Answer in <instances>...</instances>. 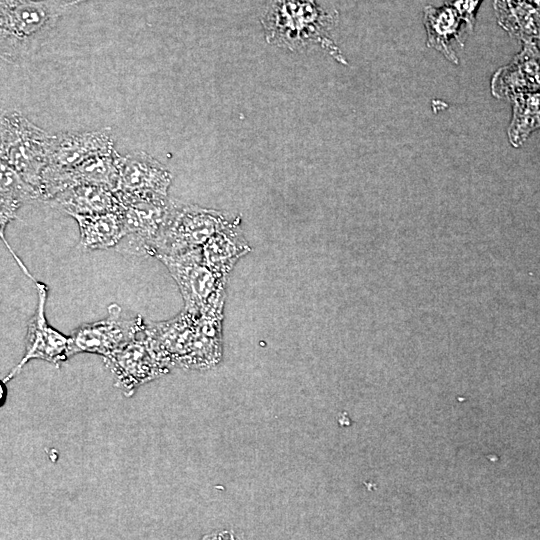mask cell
<instances>
[{
	"instance_id": "22",
	"label": "cell",
	"mask_w": 540,
	"mask_h": 540,
	"mask_svg": "<svg viewBox=\"0 0 540 540\" xmlns=\"http://www.w3.org/2000/svg\"><path fill=\"white\" fill-rule=\"evenodd\" d=\"M531 1H534V2H536L538 4H540V0H531Z\"/></svg>"
},
{
	"instance_id": "2",
	"label": "cell",
	"mask_w": 540,
	"mask_h": 540,
	"mask_svg": "<svg viewBox=\"0 0 540 540\" xmlns=\"http://www.w3.org/2000/svg\"><path fill=\"white\" fill-rule=\"evenodd\" d=\"M87 0H0L1 57L16 60L27 55L59 18Z\"/></svg>"
},
{
	"instance_id": "12",
	"label": "cell",
	"mask_w": 540,
	"mask_h": 540,
	"mask_svg": "<svg viewBox=\"0 0 540 540\" xmlns=\"http://www.w3.org/2000/svg\"><path fill=\"white\" fill-rule=\"evenodd\" d=\"M490 91L500 100L540 92V46L537 42L522 43L521 50L512 60L493 73Z\"/></svg>"
},
{
	"instance_id": "1",
	"label": "cell",
	"mask_w": 540,
	"mask_h": 540,
	"mask_svg": "<svg viewBox=\"0 0 540 540\" xmlns=\"http://www.w3.org/2000/svg\"><path fill=\"white\" fill-rule=\"evenodd\" d=\"M261 23L270 44L290 50L320 45L335 60L347 65L332 39L338 13L321 8L315 0H267Z\"/></svg>"
},
{
	"instance_id": "13",
	"label": "cell",
	"mask_w": 540,
	"mask_h": 540,
	"mask_svg": "<svg viewBox=\"0 0 540 540\" xmlns=\"http://www.w3.org/2000/svg\"><path fill=\"white\" fill-rule=\"evenodd\" d=\"M426 46L442 54L452 64H459L455 47H464L473 30L458 12L445 2L441 6L427 5L423 10Z\"/></svg>"
},
{
	"instance_id": "3",
	"label": "cell",
	"mask_w": 540,
	"mask_h": 540,
	"mask_svg": "<svg viewBox=\"0 0 540 540\" xmlns=\"http://www.w3.org/2000/svg\"><path fill=\"white\" fill-rule=\"evenodd\" d=\"M0 130L1 162L14 169L41 197L42 174L49 162L54 135L19 112L4 114Z\"/></svg>"
},
{
	"instance_id": "10",
	"label": "cell",
	"mask_w": 540,
	"mask_h": 540,
	"mask_svg": "<svg viewBox=\"0 0 540 540\" xmlns=\"http://www.w3.org/2000/svg\"><path fill=\"white\" fill-rule=\"evenodd\" d=\"M34 282L38 293V303L28 323L25 353L21 361L3 379L4 383L15 377L32 359L44 360L59 366L70 358L69 337L51 327L45 317L48 288L42 282L36 280Z\"/></svg>"
},
{
	"instance_id": "4",
	"label": "cell",
	"mask_w": 540,
	"mask_h": 540,
	"mask_svg": "<svg viewBox=\"0 0 540 540\" xmlns=\"http://www.w3.org/2000/svg\"><path fill=\"white\" fill-rule=\"evenodd\" d=\"M157 259L166 266L178 285L185 310L201 314L224 308L228 278L218 275L206 265L202 247Z\"/></svg>"
},
{
	"instance_id": "21",
	"label": "cell",
	"mask_w": 540,
	"mask_h": 540,
	"mask_svg": "<svg viewBox=\"0 0 540 540\" xmlns=\"http://www.w3.org/2000/svg\"><path fill=\"white\" fill-rule=\"evenodd\" d=\"M483 0H447L458 14L463 18L467 25L474 30L478 9Z\"/></svg>"
},
{
	"instance_id": "16",
	"label": "cell",
	"mask_w": 540,
	"mask_h": 540,
	"mask_svg": "<svg viewBox=\"0 0 540 540\" xmlns=\"http://www.w3.org/2000/svg\"><path fill=\"white\" fill-rule=\"evenodd\" d=\"M47 202L53 208L70 216L101 214L117 211L123 207L115 191L90 184L68 188Z\"/></svg>"
},
{
	"instance_id": "8",
	"label": "cell",
	"mask_w": 540,
	"mask_h": 540,
	"mask_svg": "<svg viewBox=\"0 0 540 540\" xmlns=\"http://www.w3.org/2000/svg\"><path fill=\"white\" fill-rule=\"evenodd\" d=\"M174 204L175 200L169 198L123 204L124 235L115 249L123 254L153 257L157 239Z\"/></svg>"
},
{
	"instance_id": "18",
	"label": "cell",
	"mask_w": 540,
	"mask_h": 540,
	"mask_svg": "<svg viewBox=\"0 0 540 540\" xmlns=\"http://www.w3.org/2000/svg\"><path fill=\"white\" fill-rule=\"evenodd\" d=\"M122 209L93 215H73L79 226L78 247L83 251L116 247L124 235Z\"/></svg>"
},
{
	"instance_id": "15",
	"label": "cell",
	"mask_w": 540,
	"mask_h": 540,
	"mask_svg": "<svg viewBox=\"0 0 540 540\" xmlns=\"http://www.w3.org/2000/svg\"><path fill=\"white\" fill-rule=\"evenodd\" d=\"M251 251L240 229V219L229 220L202 246L206 265L218 275L228 278L237 261Z\"/></svg>"
},
{
	"instance_id": "9",
	"label": "cell",
	"mask_w": 540,
	"mask_h": 540,
	"mask_svg": "<svg viewBox=\"0 0 540 540\" xmlns=\"http://www.w3.org/2000/svg\"><path fill=\"white\" fill-rule=\"evenodd\" d=\"M103 359L114 375L116 387L128 397L141 385L167 374L171 369L151 350L144 330L120 350Z\"/></svg>"
},
{
	"instance_id": "20",
	"label": "cell",
	"mask_w": 540,
	"mask_h": 540,
	"mask_svg": "<svg viewBox=\"0 0 540 540\" xmlns=\"http://www.w3.org/2000/svg\"><path fill=\"white\" fill-rule=\"evenodd\" d=\"M509 101L512 115L507 137L514 148H519L533 132L540 129V92L519 94Z\"/></svg>"
},
{
	"instance_id": "14",
	"label": "cell",
	"mask_w": 540,
	"mask_h": 540,
	"mask_svg": "<svg viewBox=\"0 0 540 540\" xmlns=\"http://www.w3.org/2000/svg\"><path fill=\"white\" fill-rule=\"evenodd\" d=\"M110 128L81 133L54 135L47 167L66 169L75 167L88 159L113 153Z\"/></svg>"
},
{
	"instance_id": "7",
	"label": "cell",
	"mask_w": 540,
	"mask_h": 540,
	"mask_svg": "<svg viewBox=\"0 0 540 540\" xmlns=\"http://www.w3.org/2000/svg\"><path fill=\"white\" fill-rule=\"evenodd\" d=\"M119 181L115 191L122 204L168 199L171 172L151 155L137 151L118 158Z\"/></svg>"
},
{
	"instance_id": "17",
	"label": "cell",
	"mask_w": 540,
	"mask_h": 540,
	"mask_svg": "<svg viewBox=\"0 0 540 540\" xmlns=\"http://www.w3.org/2000/svg\"><path fill=\"white\" fill-rule=\"evenodd\" d=\"M498 25L511 37L524 42H540V4L531 0H494Z\"/></svg>"
},
{
	"instance_id": "11",
	"label": "cell",
	"mask_w": 540,
	"mask_h": 540,
	"mask_svg": "<svg viewBox=\"0 0 540 540\" xmlns=\"http://www.w3.org/2000/svg\"><path fill=\"white\" fill-rule=\"evenodd\" d=\"M119 154L99 155L66 169L46 167L42 174V201H49L58 193L78 185L90 184L117 190L119 181Z\"/></svg>"
},
{
	"instance_id": "6",
	"label": "cell",
	"mask_w": 540,
	"mask_h": 540,
	"mask_svg": "<svg viewBox=\"0 0 540 540\" xmlns=\"http://www.w3.org/2000/svg\"><path fill=\"white\" fill-rule=\"evenodd\" d=\"M145 327L140 315L124 318L117 304L108 307L106 318L83 324L69 336V356L92 353L107 358L135 339Z\"/></svg>"
},
{
	"instance_id": "5",
	"label": "cell",
	"mask_w": 540,
	"mask_h": 540,
	"mask_svg": "<svg viewBox=\"0 0 540 540\" xmlns=\"http://www.w3.org/2000/svg\"><path fill=\"white\" fill-rule=\"evenodd\" d=\"M229 219L220 211L175 200L153 257L182 254L201 248Z\"/></svg>"
},
{
	"instance_id": "19",
	"label": "cell",
	"mask_w": 540,
	"mask_h": 540,
	"mask_svg": "<svg viewBox=\"0 0 540 540\" xmlns=\"http://www.w3.org/2000/svg\"><path fill=\"white\" fill-rule=\"evenodd\" d=\"M0 225L1 237L9 222L17 217L24 202L41 200L39 192L14 169L1 162L0 170Z\"/></svg>"
}]
</instances>
